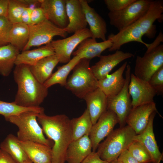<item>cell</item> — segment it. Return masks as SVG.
<instances>
[{"label":"cell","instance_id":"cell-26","mask_svg":"<svg viewBox=\"0 0 163 163\" xmlns=\"http://www.w3.org/2000/svg\"><path fill=\"white\" fill-rule=\"evenodd\" d=\"M54 54L55 52L50 43L38 48L22 51L18 55L15 65L24 64L33 66L41 59Z\"/></svg>","mask_w":163,"mask_h":163},{"label":"cell","instance_id":"cell-29","mask_svg":"<svg viewBox=\"0 0 163 163\" xmlns=\"http://www.w3.org/2000/svg\"><path fill=\"white\" fill-rule=\"evenodd\" d=\"M20 51L10 44L0 47V75L8 76L15 65Z\"/></svg>","mask_w":163,"mask_h":163},{"label":"cell","instance_id":"cell-30","mask_svg":"<svg viewBox=\"0 0 163 163\" xmlns=\"http://www.w3.org/2000/svg\"><path fill=\"white\" fill-rule=\"evenodd\" d=\"M29 37L28 26L21 23L12 24L8 40L9 44L23 51L27 44Z\"/></svg>","mask_w":163,"mask_h":163},{"label":"cell","instance_id":"cell-43","mask_svg":"<svg viewBox=\"0 0 163 163\" xmlns=\"http://www.w3.org/2000/svg\"><path fill=\"white\" fill-rule=\"evenodd\" d=\"M0 163H18L7 152L0 149Z\"/></svg>","mask_w":163,"mask_h":163},{"label":"cell","instance_id":"cell-19","mask_svg":"<svg viewBox=\"0 0 163 163\" xmlns=\"http://www.w3.org/2000/svg\"><path fill=\"white\" fill-rule=\"evenodd\" d=\"M66 7L69 24L65 31L74 33L87 28V23L80 0H66Z\"/></svg>","mask_w":163,"mask_h":163},{"label":"cell","instance_id":"cell-6","mask_svg":"<svg viewBox=\"0 0 163 163\" xmlns=\"http://www.w3.org/2000/svg\"><path fill=\"white\" fill-rule=\"evenodd\" d=\"M163 35L160 31L155 40L149 44L142 56H137L135 61L134 75L138 78L148 82L152 75L163 66Z\"/></svg>","mask_w":163,"mask_h":163},{"label":"cell","instance_id":"cell-12","mask_svg":"<svg viewBox=\"0 0 163 163\" xmlns=\"http://www.w3.org/2000/svg\"><path fill=\"white\" fill-rule=\"evenodd\" d=\"M129 93L132 98L133 108L154 102L157 93L148 82L137 77L131 73L128 86Z\"/></svg>","mask_w":163,"mask_h":163},{"label":"cell","instance_id":"cell-4","mask_svg":"<svg viewBox=\"0 0 163 163\" xmlns=\"http://www.w3.org/2000/svg\"><path fill=\"white\" fill-rule=\"evenodd\" d=\"M39 113L36 112L27 111L5 119L18 127L17 137L19 141H33L52 148L53 144L50 140L45 137L37 120V116Z\"/></svg>","mask_w":163,"mask_h":163},{"label":"cell","instance_id":"cell-39","mask_svg":"<svg viewBox=\"0 0 163 163\" xmlns=\"http://www.w3.org/2000/svg\"><path fill=\"white\" fill-rule=\"evenodd\" d=\"M47 19L43 11L40 7L35 8L32 11L30 16V25L38 24Z\"/></svg>","mask_w":163,"mask_h":163},{"label":"cell","instance_id":"cell-1","mask_svg":"<svg viewBox=\"0 0 163 163\" xmlns=\"http://www.w3.org/2000/svg\"><path fill=\"white\" fill-rule=\"evenodd\" d=\"M37 119L43 132L52 140V163H65L67 148L72 141L70 120L64 114L49 116L38 114Z\"/></svg>","mask_w":163,"mask_h":163},{"label":"cell","instance_id":"cell-48","mask_svg":"<svg viewBox=\"0 0 163 163\" xmlns=\"http://www.w3.org/2000/svg\"></svg>","mask_w":163,"mask_h":163},{"label":"cell","instance_id":"cell-2","mask_svg":"<svg viewBox=\"0 0 163 163\" xmlns=\"http://www.w3.org/2000/svg\"><path fill=\"white\" fill-rule=\"evenodd\" d=\"M13 77L18 90L13 102L24 107H40L48 94V88L39 82L31 73L29 66L16 65Z\"/></svg>","mask_w":163,"mask_h":163},{"label":"cell","instance_id":"cell-44","mask_svg":"<svg viewBox=\"0 0 163 163\" xmlns=\"http://www.w3.org/2000/svg\"><path fill=\"white\" fill-rule=\"evenodd\" d=\"M8 0H0V17L7 18Z\"/></svg>","mask_w":163,"mask_h":163},{"label":"cell","instance_id":"cell-36","mask_svg":"<svg viewBox=\"0 0 163 163\" xmlns=\"http://www.w3.org/2000/svg\"><path fill=\"white\" fill-rule=\"evenodd\" d=\"M148 82L156 91L157 94H163V66L159 68L152 75Z\"/></svg>","mask_w":163,"mask_h":163},{"label":"cell","instance_id":"cell-7","mask_svg":"<svg viewBox=\"0 0 163 163\" xmlns=\"http://www.w3.org/2000/svg\"><path fill=\"white\" fill-rule=\"evenodd\" d=\"M151 0H135L123 9L109 12L110 24L120 31L134 23L147 11Z\"/></svg>","mask_w":163,"mask_h":163},{"label":"cell","instance_id":"cell-46","mask_svg":"<svg viewBox=\"0 0 163 163\" xmlns=\"http://www.w3.org/2000/svg\"><path fill=\"white\" fill-rule=\"evenodd\" d=\"M162 159V158H160L157 163H160L161 160Z\"/></svg>","mask_w":163,"mask_h":163},{"label":"cell","instance_id":"cell-28","mask_svg":"<svg viewBox=\"0 0 163 163\" xmlns=\"http://www.w3.org/2000/svg\"><path fill=\"white\" fill-rule=\"evenodd\" d=\"M0 149L9 154L18 163H32L20 145L17 136L8 135L0 145Z\"/></svg>","mask_w":163,"mask_h":163},{"label":"cell","instance_id":"cell-47","mask_svg":"<svg viewBox=\"0 0 163 163\" xmlns=\"http://www.w3.org/2000/svg\"><path fill=\"white\" fill-rule=\"evenodd\" d=\"M32 163L31 162V163Z\"/></svg>","mask_w":163,"mask_h":163},{"label":"cell","instance_id":"cell-10","mask_svg":"<svg viewBox=\"0 0 163 163\" xmlns=\"http://www.w3.org/2000/svg\"><path fill=\"white\" fill-rule=\"evenodd\" d=\"M92 37L90 31L87 28L75 32L69 37L52 40L51 44L59 62L66 63L69 62L75 48L83 40Z\"/></svg>","mask_w":163,"mask_h":163},{"label":"cell","instance_id":"cell-9","mask_svg":"<svg viewBox=\"0 0 163 163\" xmlns=\"http://www.w3.org/2000/svg\"><path fill=\"white\" fill-rule=\"evenodd\" d=\"M29 27V39L23 51L29 50L33 46L50 43L55 36L65 38L68 34L64 29L59 27L47 19Z\"/></svg>","mask_w":163,"mask_h":163},{"label":"cell","instance_id":"cell-33","mask_svg":"<svg viewBox=\"0 0 163 163\" xmlns=\"http://www.w3.org/2000/svg\"><path fill=\"white\" fill-rule=\"evenodd\" d=\"M44 109L43 107H26L19 106L13 102H8L0 100V114L5 118L18 115L27 111H34L39 113H44Z\"/></svg>","mask_w":163,"mask_h":163},{"label":"cell","instance_id":"cell-15","mask_svg":"<svg viewBox=\"0 0 163 163\" xmlns=\"http://www.w3.org/2000/svg\"><path fill=\"white\" fill-rule=\"evenodd\" d=\"M163 12V1L151 0L146 13L138 21L143 36H145L149 38L154 37L156 30L153 23L156 20L162 22Z\"/></svg>","mask_w":163,"mask_h":163},{"label":"cell","instance_id":"cell-41","mask_svg":"<svg viewBox=\"0 0 163 163\" xmlns=\"http://www.w3.org/2000/svg\"><path fill=\"white\" fill-rule=\"evenodd\" d=\"M82 163H110L104 160L100 157L96 152H92Z\"/></svg>","mask_w":163,"mask_h":163},{"label":"cell","instance_id":"cell-20","mask_svg":"<svg viewBox=\"0 0 163 163\" xmlns=\"http://www.w3.org/2000/svg\"><path fill=\"white\" fill-rule=\"evenodd\" d=\"M156 112H154L151 115L145 130L140 134L136 135L133 139L134 141L141 142L146 148L150 154L152 163H157L163 157V153L159 151L153 131V123Z\"/></svg>","mask_w":163,"mask_h":163},{"label":"cell","instance_id":"cell-42","mask_svg":"<svg viewBox=\"0 0 163 163\" xmlns=\"http://www.w3.org/2000/svg\"><path fill=\"white\" fill-rule=\"evenodd\" d=\"M33 9L27 7L24 9L21 17V23L28 26L30 25V16Z\"/></svg>","mask_w":163,"mask_h":163},{"label":"cell","instance_id":"cell-14","mask_svg":"<svg viewBox=\"0 0 163 163\" xmlns=\"http://www.w3.org/2000/svg\"><path fill=\"white\" fill-rule=\"evenodd\" d=\"M133 56L131 53L117 50L112 54L101 55L99 60L91 67V69L97 79L100 80L109 75L112 69L120 62Z\"/></svg>","mask_w":163,"mask_h":163},{"label":"cell","instance_id":"cell-8","mask_svg":"<svg viewBox=\"0 0 163 163\" xmlns=\"http://www.w3.org/2000/svg\"><path fill=\"white\" fill-rule=\"evenodd\" d=\"M131 68L127 64L125 72V82L121 90L117 94L107 96V110H111L117 115L120 127L125 126L127 117L132 107V101L128 91Z\"/></svg>","mask_w":163,"mask_h":163},{"label":"cell","instance_id":"cell-37","mask_svg":"<svg viewBox=\"0 0 163 163\" xmlns=\"http://www.w3.org/2000/svg\"><path fill=\"white\" fill-rule=\"evenodd\" d=\"M12 25L7 17H0V47L9 44V35Z\"/></svg>","mask_w":163,"mask_h":163},{"label":"cell","instance_id":"cell-21","mask_svg":"<svg viewBox=\"0 0 163 163\" xmlns=\"http://www.w3.org/2000/svg\"><path fill=\"white\" fill-rule=\"evenodd\" d=\"M111 40L107 39L102 42H97L96 39L91 37L83 40L78 46L77 50L74 51L72 55L78 56L81 59L85 58L90 60L95 57H99L101 53L111 47Z\"/></svg>","mask_w":163,"mask_h":163},{"label":"cell","instance_id":"cell-35","mask_svg":"<svg viewBox=\"0 0 163 163\" xmlns=\"http://www.w3.org/2000/svg\"><path fill=\"white\" fill-rule=\"evenodd\" d=\"M127 150L139 163H152V159L149 153L141 142L134 141L129 146Z\"/></svg>","mask_w":163,"mask_h":163},{"label":"cell","instance_id":"cell-16","mask_svg":"<svg viewBox=\"0 0 163 163\" xmlns=\"http://www.w3.org/2000/svg\"><path fill=\"white\" fill-rule=\"evenodd\" d=\"M157 111L154 102L132 108L126 120V123L136 135L142 133L146 128L151 115Z\"/></svg>","mask_w":163,"mask_h":163},{"label":"cell","instance_id":"cell-34","mask_svg":"<svg viewBox=\"0 0 163 163\" xmlns=\"http://www.w3.org/2000/svg\"><path fill=\"white\" fill-rule=\"evenodd\" d=\"M27 7L21 0H8L7 18L12 24L21 23L22 14Z\"/></svg>","mask_w":163,"mask_h":163},{"label":"cell","instance_id":"cell-5","mask_svg":"<svg viewBox=\"0 0 163 163\" xmlns=\"http://www.w3.org/2000/svg\"><path fill=\"white\" fill-rule=\"evenodd\" d=\"M90 61L80 59L73 69L65 86L80 99H83L87 94L98 88V80L91 69Z\"/></svg>","mask_w":163,"mask_h":163},{"label":"cell","instance_id":"cell-22","mask_svg":"<svg viewBox=\"0 0 163 163\" xmlns=\"http://www.w3.org/2000/svg\"><path fill=\"white\" fill-rule=\"evenodd\" d=\"M92 145L88 135L72 141L69 145L66 155L68 163H82L92 152Z\"/></svg>","mask_w":163,"mask_h":163},{"label":"cell","instance_id":"cell-13","mask_svg":"<svg viewBox=\"0 0 163 163\" xmlns=\"http://www.w3.org/2000/svg\"><path fill=\"white\" fill-rule=\"evenodd\" d=\"M46 19L59 27L65 29L68 25L66 0H39Z\"/></svg>","mask_w":163,"mask_h":163},{"label":"cell","instance_id":"cell-27","mask_svg":"<svg viewBox=\"0 0 163 163\" xmlns=\"http://www.w3.org/2000/svg\"><path fill=\"white\" fill-rule=\"evenodd\" d=\"M59 62L58 58L54 54L41 59L29 67L35 78L43 84L51 76L54 69Z\"/></svg>","mask_w":163,"mask_h":163},{"label":"cell","instance_id":"cell-31","mask_svg":"<svg viewBox=\"0 0 163 163\" xmlns=\"http://www.w3.org/2000/svg\"><path fill=\"white\" fill-rule=\"evenodd\" d=\"M80 59V57L78 56H74L66 64L58 67L57 70L52 74L50 77L44 83V85L48 88L56 84L65 87L68 75Z\"/></svg>","mask_w":163,"mask_h":163},{"label":"cell","instance_id":"cell-3","mask_svg":"<svg viewBox=\"0 0 163 163\" xmlns=\"http://www.w3.org/2000/svg\"><path fill=\"white\" fill-rule=\"evenodd\" d=\"M136 135L130 126H125L113 131L99 145L96 152L102 159L111 162L127 149Z\"/></svg>","mask_w":163,"mask_h":163},{"label":"cell","instance_id":"cell-18","mask_svg":"<svg viewBox=\"0 0 163 163\" xmlns=\"http://www.w3.org/2000/svg\"><path fill=\"white\" fill-rule=\"evenodd\" d=\"M85 14L87 24L89 26L92 35V38L96 39H100L103 41L107 40L106 35L107 33V25L105 20L91 7L88 1L80 0Z\"/></svg>","mask_w":163,"mask_h":163},{"label":"cell","instance_id":"cell-25","mask_svg":"<svg viewBox=\"0 0 163 163\" xmlns=\"http://www.w3.org/2000/svg\"><path fill=\"white\" fill-rule=\"evenodd\" d=\"M19 141L32 163H51L52 147L33 141Z\"/></svg>","mask_w":163,"mask_h":163},{"label":"cell","instance_id":"cell-38","mask_svg":"<svg viewBox=\"0 0 163 163\" xmlns=\"http://www.w3.org/2000/svg\"><path fill=\"white\" fill-rule=\"evenodd\" d=\"M135 0H104V2L109 12L121 10Z\"/></svg>","mask_w":163,"mask_h":163},{"label":"cell","instance_id":"cell-24","mask_svg":"<svg viewBox=\"0 0 163 163\" xmlns=\"http://www.w3.org/2000/svg\"><path fill=\"white\" fill-rule=\"evenodd\" d=\"M127 64V62H125L115 72L98 80V88L107 96L116 95L122 89L125 82L123 73Z\"/></svg>","mask_w":163,"mask_h":163},{"label":"cell","instance_id":"cell-45","mask_svg":"<svg viewBox=\"0 0 163 163\" xmlns=\"http://www.w3.org/2000/svg\"><path fill=\"white\" fill-rule=\"evenodd\" d=\"M110 163H121L120 161H119L117 159Z\"/></svg>","mask_w":163,"mask_h":163},{"label":"cell","instance_id":"cell-11","mask_svg":"<svg viewBox=\"0 0 163 163\" xmlns=\"http://www.w3.org/2000/svg\"><path fill=\"white\" fill-rule=\"evenodd\" d=\"M118 123V118L113 112L107 110L93 125L89 135L93 152H96L100 142L108 136Z\"/></svg>","mask_w":163,"mask_h":163},{"label":"cell","instance_id":"cell-32","mask_svg":"<svg viewBox=\"0 0 163 163\" xmlns=\"http://www.w3.org/2000/svg\"><path fill=\"white\" fill-rule=\"evenodd\" d=\"M72 141L85 135H89L93 124L88 110L86 109L79 117L70 120Z\"/></svg>","mask_w":163,"mask_h":163},{"label":"cell","instance_id":"cell-40","mask_svg":"<svg viewBox=\"0 0 163 163\" xmlns=\"http://www.w3.org/2000/svg\"><path fill=\"white\" fill-rule=\"evenodd\" d=\"M117 159L121 163H139L131 155L127 149L123 152Z\"/></svg>","mask_w":163,"mask_h":163},{"label":"cell","instance_id":"cell-23","mask_svg":"<svg viewBox=\"0 0 163 163\" xmlns=\"http://www.w3.org/2000/svg\"><path fill=\"white\" fill-rule=\"evenodd\" d=\"M83 99L86 103L93 125L107 110V96L98 88L87 94Z\"/></svg>","mask_w":163,"mask_h":163},{"label":"cell","instance_id":"cell-17","mask_svg":"<svg viewBox=\"0 0 163 163\" xmlns=\"http://www.w3.org/2000/svg\"><path fill=\"white\" fill-rule=\"evenodd\" d=\"M143 36L138 21L129 26L119 31L116 34H111L108 37L111 40L112 45L108 49L110 51L119 50L121 47L125 44L131 42L141 43L147 48L149 44L144 42Z\"/></svg>","mask_w":163,"mask_h":163}]
</instances>
